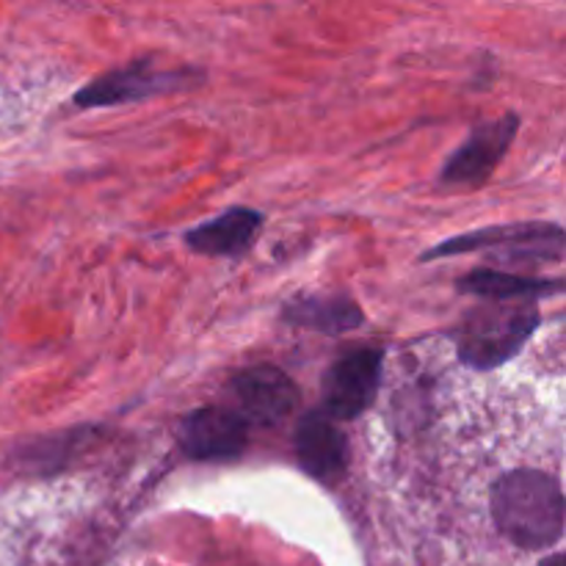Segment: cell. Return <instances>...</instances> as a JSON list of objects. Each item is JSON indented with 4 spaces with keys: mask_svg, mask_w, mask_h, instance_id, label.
<instances>
[{
    "mask_svg": "<svg viewBox=\"0 0 566 566\" xmlns=\"http://www.w3.org/2000/svg\"><path fill=\"white\" fill-rule=\"evenodd\" d=\"M495 528L523 551H547L564 536V492L542 470H512L490 490Z\"/></svg>",
    "mask_w": 566,
    "mask_h": 566,
    "instance_id": "6da1fadb",
    "label": "cell"
},
{
    "mask_svg": "<svg viewBox=\"0 0 566 566\" xmlns=\"http://www.w3.org/2000/svg\"><path fill=\"white\" fill-rule=\"evenodd\" d=\"M542 326L534 302H490L475 307L453 329V343L462 365L490 374L523 352Z\"/></svg>",
    "mask_w": 566,
    "mask_h": 566,
    "instance_id": "7a4b0ae2",
    "label": "cell"
},
{
    "mask_svg": "<svg viewBox=\"0 0 566 566\" xmlns=\"http://www.w3.org/2000/svg\"><path fill=\"white\" fill-rule=\"evenodd\" d=\"M205 77L208 75L197 66H160L147 55V59H136L88 81L86 86L77 88L72 105L81 111L133 105L160 97V94L191 92L199 83H205Z\"/></svg>",
    "mask_w": 566,
    "mask_h": 566,
    "instance_id": "3957f363",
    "label": "cell"
},
{
    "mask_svg": "<svg viewBox=\"0 0 566 566\" xmlns=\"http://www.w3.org/2000/svg\"><path fill=\"white\" fill-rule=\"evenodd\" d=\"M227 392L232 396V412L247 426H280L282 420L296 412L302 392L298 385L274 365H252V368L238 370L227 385Z\"/></svg>",
    "mask_w": 566,
    "mask_h": 566,
    "instance_id": "277c9868",
    "label": "cell"
},
{
    "mask_svg": "<svg viewBox=\"0 0 566 566\" xmlns=\"http://www.w3.org/2000/svg\"><path fill=\"white\" fill-rule=\"evenodd\" d=\"M381 365H385L381 348L359 346L340 354L332 363V368L326 370L324 385H321V390H324L321 412H326L337 423L340 420H357L379 392Z\"/></svg>",
    "mask_w": 566,
    "mask_h": 566,
    "instance_id": "5b68a950",
    "label": "cell"
},
{
    "mask_svg": "<svg viewBox=\"0 0 566 566\" xmlns=\"http://www.w3.org/2000/svg\"><path fill=\"white\" fill-rule=\"evenodd\" d=\"M517 130L520 114H514V111L473 127L470 136L446 160L440 182H446V186H484L514 144Z\"/></svg>",
    "mask_w": 566,
    "mask_h": 566,
    "instance_id": "8992f818",
    "label": "cell"
},
{
    "mask_svg": "<svg viewBox=\"0 0 566 566\" xmlns=\"http://www.w3.org/2000/svg\"><path fill=\"white\" fill-rule=\"evenodd\" d=\"M177 442L193 462H230L249 448V426L230 407H202L180 420Z\"/></svg>",
    "mask_w": 566,
    "mask_h": 566,
    "instance_id": "52a82bcc",
    "label": "cell"
},
{
    "mask_svg": "<svg viewBox=\"0 0 566 566\" xmlns=\"http://www.w3.org/2000/svg\"><path fill=\"white\" fill-rule=\"evenodd\" d=\"M520 247H564V227L553 221H514V224H492L481 230H470L464 235L446 238L437 247L420 254V263L442 258H457L470 252L501 254Z\"/></svg>",
    "mask_w": 566,
    "mask_h": 566,
    "instance_id": "ba28073f",
    "label": "cell"
},
{
    "mask_svg": "<svg viewBox=\"0 0 566 566\" xmlns=\"http://www.w3.org/2000/svg\"><path fill=\"white\" fill-rule=\"evenodd\" d=\"M293 448H296L298 468L310 479L321 481V484H337L346 475L348 459H352L348 437L340 423L321 409H313L298 420Z\"/></svg>",
    "mask_w": 566,
    "mask_h": 566,
    "instance_id": "9c48e42d",
    "label": "cell"
},
{
    "mask_svg": "<svg viewBox=\"0 0 566 566\" xmlns=\"http://www.w3.org/2000/svg\"><path fill=\"white\" fill-rule=\"evenodd\" d=\"M263 221L265 216L260 210L238 205V208L224 210V213L191 227L182 241L191 252L205 254V258H241L252 249L254 238L263 230Z\"/></svg>",
    "mask_w": 566,
    "mask_h": 566,
    "instance_id": "30bf717a",
    "label": "cell"
},
{
    "mask_svg": "<svg viewBox=\"0 0 566 566\" xmlns=\"http://www.w3.org/2000/svg\"><path fill=\"white\" fill-rule=\"evenodd\" d=\"M282 321L321 335H346L365 324V313L348 293H313L287 302L282 307Z\"/></svg>",
    "mask_w": 566,
    "mask_h": 566,
    "instance_id": "8fae6325",
    "label": "cell"
},
{
    "mask_svg": "<svg viewBox=\"0 0 566 566\" xmlns=\"http://www.w3.org/2000/svg\"><path fill=\"white\" fill-rule=\"evenodd\" d=\"M457 287L470 296L486 302H534V298L562 296L564 280H539V276L512 274L497 269H475L457 282Z\"/></svg>",
    "mask_w": 566,
    "mask_h": 566,
    "instance_id": "7c38bea8",
    "label": "cell"
},
{
    "mask_svg": "<svg viewBox=\"0 0 566 566\" xmlns=\"http://www.w3.org/2000/svg\"><path fill=\"white\" fill-rule=\"evenodd\" d=\"M539 566H566V558H564V553H553V556H547L545 562H542Z\"/></svg>",
    "mask_w": 566,
    "mask_h": 566,
    "instance_id": "4fadbf2b",
    "label": "cell"
}]
</instances>
